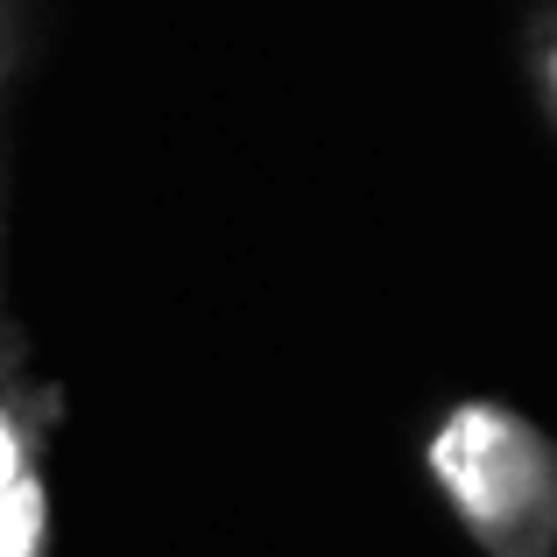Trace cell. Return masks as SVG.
<instances>
[{"instance_id": "6da1fadb", "label": "cell", "mask_w": 557, "mask_h": 557, "mask_svg": "<svg viewBox=\"0 0 557 557\" xmlns=\"http://www.w3.org/2000/svg\"><path fill=\"white\" fill-rule=\"evenodd\" d=\"M423 480L480 557H557V437L502 395H451L423 431Z\"/></svg>"}, {"instance_id": "7a4b0ae2", "label": "cell", "mask_w": 557, "mask_h": 557, "mask_svg": "<svg viewBox=\"0 0 557 557\" xmlns=\"http://www.w3.org/2000/svg\"><path fill=\"white\" fill-rule=\"evenodd\" d=\"M57 395L28 374V346L0 325V557H57V487H50Z\"/></svg>"}, {"instance_id": "3957f363", "label": "cell", "mask_w": 557, "mask_h": 557, "mask_svg": "<svg viewBox=\"0 0 557 557\" xmlns=\"http://www.w3.org/2000/svg\"><path fill=\"white\" fill-rule=\"evenodd\" d=\"M522 71H530L536 107H544L550 127H557V8H550V0L530 8V22H522Z\"/></svg>"}, {"instance_id": "277c9868", "label": "cell", "mask_w": 557, "mask_h": 557, "mask_svg": "<svg viewBox=\"0 0 557 557\" xmlns=\"http://www.w3.org/2000/svg\"><path fill=\"white\" fill-rule=\"evenodd\" d=\"M14 64H22V0H0V99L14 85Z\"/></svg>"}, {"instance_id": "5b68a950", "label": "cell", "mask_w": 557, "mask_h": 557, "mask_svg": "<svg viewBox=\"0 0 557 557\" xmlns=\"http://www.w3.org/2000/svg\"><path fill=\"white\" fill-rule=\"evenodd\" d=\"M0 325H8V311H0Z\"/></svg>"}]
</instances>
